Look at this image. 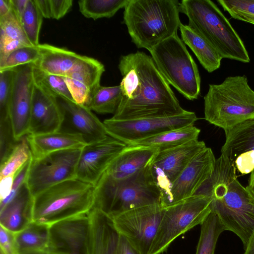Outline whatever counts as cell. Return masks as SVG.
<instances>
[{"label":"cell","mask_w":254,"mask_h":254,"mask_svg":"<svg viewBox=\"0 0 254 254\" xmlns=\"http://www.w3.org/2000/svg\"><path fill=\"white\" fill-rule=\"evenodd\" d=\"M122 97L111 119L130 120L175 116L186 112L151 57L142 52L122 56Z\"/></svg>","instance_id":"1"},{"label":"cell","mask_w":254,"mask_h":254,"mask_svg":"<svg viewBox=\"0 0 254 254\" xmlns=\"http://www.w3.org/2000/svg\"><path fill=\"white\" fill-rule=\"evenodd\" d=\"M236 171L234 165L221 155L216 159L212 174L194 195L210 199L211 210L226 230L239 237L245 250L254 232V199L238 180Z\"/></svg>","instance_id":"2"},{"label":"cell","mask_w":254,"mask_h":254,"mask_svg":"<svg viewBox=\"0 0 254 254\" xmlns=\"http://www.w3.org/2000/svg\"><path fill=\"white\" fill-rule=\"evenodd\" d=\"M179 4L177 0H129L123 22L131 41L138 48L150 51L177 34L181 23Z\"/></svg>","instance_id":"3"},{"label":"cell","mask_w":254,"mask_h":254,"mask_svg":"<svg viewBox=\"0 0 254 254\" xmlns=\"http://www.w3.org/2000/svg\"><path fill=\"white\" fill-rule=\"evenodd\" d=\"M179 10L188 17V26L204 38L222 59L250 62L243 41L213 1L183 0Z\"/></svg>","instance_id":"4"},{"label":"cell","mask_w":254,"mask_h":254,"mask_svg":"<svg viewBox=\"0 0 254 254\" xmlns=\"http://www.w3.org/2000/svg\"><path fill=\"white\" fill-rule=\"evenodd\" d=\"M95 186L77 178L54 185L33 196L31 222L49 227L88 215L94 207Z\"/></svg>","instance_id":"5"},{"label":"cell","mask_w":254,"mask_h":254,"mask_svg":"<svg viewBox=\"0 0 254 254\" xmlns=\"http://www.w3.org/2000/svg\"><path fill=\"white\" fill-rule=\"evenodd\" d=\"M150 164L123 180L105 172L95 186L94 207L112 218L138 207L160 204L161 193L153 179Z\"/></svg>","instance_id":"6"},{"label":"cell","mask_w":254,"mask_h":254,"mask_svg":"<svg viewBox=\"0 0 254 254\" xmlns=\"http://www.w3.org/2000/svg\"><path fill=\"white\" fill-rule=\"evenodd\" d=\"M204 106L205 120L225 131L254 119V90L245 75L228 76L209 85Z\"/></svg>","instance_id":"7"},{"label":"cell","mask_w":254,"mask_h":254,"mask_svg":"<svg viewBox=\"0 0 254 254\" xmlns=\"http://www.w3.org/2000/svg\"><path fill=\"white\" fill-rule=\"evenodd\" d=\"M149 52L157 68L170 85L187 99H197L200 91L197 66L177 34Z\"/></svg>","instance_id":"8"},{"label":"cell","mask_w":254,"mask_h":254,"mask_svg":"<svg viewBox=\"0 0 254 254\" xmlns=\"http://www.w3.org/2000/svg\"><path fill=\"white\" fill-rule=\"evenodd\" d=\"M210 199L194 195L165 207L149 254H161L179 236L201 225L211 211Z\"/></svg>","instance_id":"9"},{"label":"cell","mask_w":254,"mask_h":254,"mask_svg":"<svg viewBox=\"0 0 254 254\" xmlns=\"http://www.w3.org/2000/svg\"><path fill=\"white\" fill-rule=\"evenodd\" d=\"M82 148L59 151L38 159H31L26 183L32 195L62 182L76 178Z\"/></svg>","instance_id":"10"},{"label":"cell","mask_w":254,"mask_h":254,"mask_svg":"<svg viewBox=\"0 0 254 254\" xmlns=\"http://www.w3.org/2000/svg\"><path fill=\"white\" fill-rule=\"evenodd\" d=\"M165 207L156 203L133 209L111 218L118 233L140 254H149Z\"/></svg>","instance_id":"11"},{"label":"cell","mask_w":254,"mask_h":254,"mask_svg":"<svg viewBox=\"0 0 254 254\" xmlns=\"http://www.w3.org/2000/svg\"><path fill=\"white\" fill-rule=\"evenodd\" d=\"M197 119L195 113L186 111L172 117L130 120L110 118L103 123L108 135L129 145L167 131L194 125Z\"/></svg>","instance_id":"12"},{"label":"cell","mask_w":254,"mask_h":254,"mask_svg":"<svg viewBox=\"0 0 254 254\" xmlns=\"http://www.w3.org/2000/svg\"><path fill=\"white\" fill-rule=\"evenodd\" d=\"M206 147L203 141L197 139L157 153L150 164V170L154 181L161 191L160 203L172 183L194 157Z\"/></svg>","instance_id":"13"},{"label":"cell","mask_w":254,"mask_h":254,"mask_svg":"<svg viewBox=\"0 0 254 254\" xmlns=\"http://www.w3.org/2000/svg\"><path fill=\"white\" fill-rule=\"evenodd\" d=\"M215 162L210 148L206 147L199 152L171 185L160 204L167 207L193 195L212 174Z\"/></svg>","instance_id":"14"},{"label":"cell","mask_w":254,"mask_h":254,"mask_svg":"<svg viewBox=\"0 0 254 254\" xmlns=\"http://www.w3.org/2000/svg\"><path fill=\"white\" fill-rule=\"evenodd\" d=\"M127 145L109 135L103 140L86 144L81 149L76 178L95 186Z\"/></svg>","instance_id":"15"},{"label":"cell","mask_w":254,"mask_h":254,"mask_svg":"<svg viewBox=\"0 0 254 254\" xmlns=\"http://www.w3.org/2000/svg\"><path fill=\"white\" fill-rule=\"evenodd\" d=\"M56 98L63 115L58 131L80 135L87 144L103 140L108 136L103 123L87 106Z\"/></svg>","instance_id":"16"},{"label":"cell","mask_w":254,"mask_h":254,"mask_svg":"<svg viewBox=\"0 0 254 254\" xmlns=\"http://www.w3.org/2000/svg\"><path fill=\"white\" fill-rule=\"evenodd\" d=\"M33 64L15 68L13 93L9 109V117L14 135L18 140L28 134L34 80Z\"/></svg>","instance_id":"17"},{"label":"cell","mask_w":254,"mask_h":254,"mask_svg":"<svg viewBox=\"0 0 254 254\" xmlns=\"http://www.w3.org/2000/svg\"><path fill=\"white\" fill-rule=\"evenodd\" d=\"M88 214L57 222L50 227V254H86Z\"/></svg>","instance_id":"18"},{"label":"cell","mask_w":254,"mask_h":254,"mask_svg":"<svg viewBox=\"0 0 254 254\" xmlns=\"http://www.w3.org/2000/svg\"><path fill=\"white\" fill-rule=\"evenodd\" d=\"M225 133L221 155L242 175L251 173L254 169V119L225 131Z\"/></svg>","instance_id":"19"},{"label":"cell","mask_w":254,"mask_h":254,"mask_svg":"<svg viewBox=\"0 0 254 254\" xmlns=\"http://www.w3.org/2000/svg\"><path fill=\"white\" fill-rule=\"evenodd\" d=\"M104 65L94 58L83 56L63 77L75 103L87 106L94 92L101 86Z\"/></svg>","instance_id":"20"},{"label":"cell","mask_w":254,"mask_h":254,"mask_svg":"<svg viewBox=\"0 0 254 254\" xmlns=\"http://www.w3.org/2000/svg\"><path fill=\"white\" fill-rule=\"evenodd\" d=\"M63 119L57 98L34 81L28 134L39 135L58 131Z\"/></svg>","instance_id":"21"},{"label":"cell","mask_w":254,"mask_h":254,"mask_svg":"<svg viewBox=\"0 0 254 254\" xmlns=\"http://www.w3.org/2000/svg\"><path fill=\"white\" fill-rule=\"evenodd\" d=\"M88 217L86 254H115L119 234L111 218L95 207L88 214Z\"/></svg>","instance_id":"22"},{"label":"cell","mask_w":254,"mask_h":254,"mask_svg":"<svg viewBox=\"0 0 254 254\" xmlns=\"http://www.w3.org/2000/svg\"><path fill=\"white\" fill-rule=\"evenodd\" d=\"M159 151L154 147L127 145L106 172L116 180L129 178L147 167Z\"/></svg>","instance_id":"23"},{"label":"cell","mask_w":254,"mask_h":254,"mask_svg":"<svg viewBox=\"0 0 254 254\" xmlns=\"http://www.w3.org/2000/svg\"><path fill=\"white\" fill-rule=\"evenodd\" d=\"M33 196L25 183L15 197L0 210V226L16 234L31 223Z\"/></svg>","instance_id":"24"},{"label":"cell","mask_w":254,"mask_h":254,"mask_svg":"<svg viewBox=\"0 0 254 254\" xmlns=\"http://www.w3.org/2000/svg\"><path fill=\"white\" fill-rule=\"evenodd\" d=\"M32 159H36L59 151L82 148L87 144L78 135L56 131L39 135H27Z\"/></svg>","instance_id":"25"},{"label":"cell","mask_w":254,"mask_h":254,"mask_svg":"<svg viewBox=\"0 0 254 254\" xmlns=\"http://www.w3.org/2000/svg\"><path fill=\"white\" fill-rule=\"evenodd\" d=\"M40 58L33 64L42 70L64 77L82 58V55L48 44L37 46Z\"/></svg>","instance_id":"26"},{"label":"cell","mask_w":254,"mask_h":254,"mask_svg":"<svg viewBox=\"0 0 254 254\" xmlns=\"http://www.w3.org/2000/svg\"><path fill=\"white\" fill-rule=\"evenodd\" d=\"M179 29L182 41L192 50L207 71L211 73L220 67L222 59L204 38L188 25L181 23Z\"/></svg>","instance_id":"27"},{"label":"cell","mask_w":254,"mask_h":254,"mask_svg":"<svg viewBox=\"0 0 254 254\" xmlns=\"http://www.w3.org/2000/svg\"><path fill=\"white\" fill-rule=\"evenodd\" d=\"M200 130L194 125L167 131L127 145L158 148L159 151L178 147L198 139Z\"/></svg>","instance_id":"28"},{"label":"cell","mask_w":254,"mask_h":254,"mask_svg":"<svg viewBox=\"0 0 254 254\" xmlns=\"http://www.w3.org/2000/svg\"><path fill=\"white\" fill-rule=\"evenodd\" d=\"M15 236L19 253L45 250L50 245V227L31 222Z\"/></svg>","instance_id":"29"},{"label":"cell","mask_w":254,"mask_h":254,"mask_svg":"<svg viewBox=\"0 0 254 254\" xmlns=\"http://www.w3.org/2000/svg\"><path fill=\"white\" fill-rule=\"evenodd\" d=\"M122 97L120 85L100 86L92 94L86 106L98 114H113L116 112Z\"/></svg>","instance_id":"30"},{"label":"cell","mask_w":254,"mask_h":254,"mask_svg":"<svg viewBox=\"0 0 254 254\" xmlns=\"http://www.w3.org/2000/svg\"><path fill=\"white\" fill-rule=\"evenodd\" d=\"M200 226L195 254H214L218 238L226 230L218 216L212 210Z\"/></svg>","instance_id":"31"},{"label":"cell","mask_w":254,"mask_h":254,"mask_svg":"<svg viewBox=\"0 0 254 254\" xmlns=\"http://www.w3.org/2000/svg\"><path fill=\"white\" fill-rule=\"evenodd\" d=\"M129 0H80L79 11L85 17L96 20L113 17L121 8H125Z\"/></svg>","instance_id":"32"},{"label":"cell","mask_w":254,"mask_h":254,"mask_svg":"<svg viewBox=\"0 0 254 254\" xmlns=\"http://www.w3.org/2000/svg\"><path fill=\"white\" fill-rule=\"evenodd\" d=\"M31 158V152L26 135L18 141L8 157L0 163V179L14 178Z\"/></svg>","instance_id":"33"},{"label":"cell","mask_w":254,"mask_h":254,"mask_svg":"<svg viewBox=\"0 0 254 254\" xmlns=\"http://www.w3.org/2000/svg\"><path fill=\"white\" fill-rule=\"evenodd\" d=\"M34 81L56 97H62L75 102L64 78L46 72L33 64Z\"/></svg>","instance_id":"34"},{"label":"cell","mask_w":254,"mask_h":254,"mask_svg":"<svg viewBox=\"0 0 254 254\" xmlns=\"http://www.w3.org/2000/svg\"><path fill=\"white\" fill-rule=\"evenodd\" d=\"M43 18L34 0H28L20 21L28 40L33 46L37 47L40 44L39 38Z\"/></svg>","instance_id":"35"},{"label":"cell","mask_w":254,"mask_h":254,"mask_svg":"<svg viewBox=\"0 0 254 254\" xmlns=\"http://www.w3.org/2000/svg\"><path fill=\"white\" fill-rule=\"evenodd\" d=\"M13 41L32 46L24 32L19 18L11 7L8 14L0 18V44Z\"/></svg>","instance_id":"36"},{"label":"cell","mask_w":254,"mask_h":254,"mask_svg":"<svg viewBox=\"0 0 254 254\" xmlns=\"http://www.w3.org/2000/svg\"><path fill=\"white\" fill-rule=\"evenodd\" d=\"M39 58L40 52L37 46H27L19 48L10 53L0 63V71L34 64Z\"/></svg>","instance_id":"37"},{"label":"cell","mask_w":254,"mask_h":254,"mask_svg":"<svg viewBox=\"0 0 254 254\" xmlns=\"http://www.w3.org/2000/svg\"><path fill=\"white\" fill-rule=\"evenodd\" d=\"M232 18L254 25V0H217Z\"/></svg>","instance_id":"38"},{"label":"cell","mask_w":254,"mask_h":254,"mask_svg":"<svg viewBox=\"0 0 254 254\" xmlns=\"http://www.w3.org/2000/svg\"><path fill=\"white\" fill-rule=\"evenodd\" d=\"M15 69L0 71V121L10 119Z\"/></svg>","instance_id":"39"},{"label":"cell","mask_w":254,"mask_h":254,"mask_svg":"<svg viewBox=\"0 0 254 254\" xmlns=\"http://www.w3.org/2000/svg\"><path fill=\"white\" fill-rule=\"evenodd\" d=\"M18 140L15 138L10 119L0 121V163L8 157Z\"/></svg>","instance_id":"40"},{"label":"cell","mask_w":254,"mask_h":254,"mask_svg":"<svg viewBox=\"0 0 254 254\" xmlns=\"http://www.w3.org/2000/svg\"><path fill=\"white\" fill-rule=\"evenodd\" d=\"M31 159L24 165L15 176L9 194L5 198L0 201V210L12 201L22 186L26 183Z\"/></svg>","instance_id":"41"},{"label":"cell","mask_w":254,"mask_h":254,"mask_svg":"<svg viewBox=\"0 0 254 254\" xmlns=\"http://www.w3.org/2000/svg\"><path fill=\"white\" fill-rule=\"evenodd\" d=\"M0 253L2 254H19L15 234L0 226Z\"/></svg>","instance_id":"42"},{"label":"cell","mask_w":254,"mask_h":254,"mask_svg":"<svg viewBox=\"0 0 254 254\" xmlns=\"http://www.w3.org/2000/svg\"><path fill=\"white\" fill-rule=\"evenodd\" d=\"M51 18L59 20L63 17L72 5V0H50Z\"/></svg>","instance_id":"43"},{"label":"cell","mask_w":254,"mask_h":254,"mask_svg":"<svg viewBox=\"0 0 254 254\" xmlns=\"http://www.w3.org/2000/svg\"><path fill=\"white\" fill-rule=\"evenodd\" d=\"M115 254H140L130 244V243L125 237L119 234Z\"/></svg>","instance_id":"44"},{"label":"cell","mask_w":254,"mask_h":254,"mask_svg":"<svg viewBox=\"0 0 254 254\" xmlns=\"http://www.w3.org/2000/svg\"><path fill=\"white\" fill-rule=\"evenodd\" d=\"M43 17L51 18L50 0H34Z\"/></svg>","instance_id":"45"},{"label":"cell","mask_w":254,"mask_h":254,"mask_svg":"<svg viewBox=\"0 0 254 254\" xmlns=\"http://www.w3.org/2000/svg\"><path fill=\"white\" fill-rule=\"evenodd\" d=\"M10 1L13 10L20 20L26 8L28 0H10Z\"/></svg>","instance_id":"46"},{"label":"cell","mask_w":254,"mask_h":254,"mask_svg":"<svg viewBox=\"0 0 254 254\" xmlns=\"http://www.w3.org/2000/svg\"><path fill=\"white\" fill-rule=\"evenodd\" d=\"M11 9L10 0H0V18L8 14Z\"/></svg>","instance_id":"47"},{"label":"cell","mask_w":254,"mask_h":254,"mask_svg":"<svg viewBox=\"0 0 254 254\" xmlns=\"http://www.w3.org/2000/svg\"><path fill=\"white\" fill-rule=\"evenodd\" d=\"M250 174L248 185L246 188L248 191L254 199V169Z\"/></svg>","instance_id":"48"},{"label":"cell","mask_w":254,"mask_h":254,"mask_svg":"<svg viewBox=\"0 0 254 254\" xmlns=\"http://www.w3.org/2000/svg\"><path fill=\"white\" fill-rule=\"evenodd\" d=\"M244 254H254V232Z\"/></svg>","instance_id":"49"},{"label":"cell","mask_w":254,"mask_h":254,"mask_svg":"<svg viewBox=\"0 0 254 254\" xmlns=\"http://www.w3.org/2000/svg\"><path fill=\"white\" fill-rule=\"evenodd\" d=\"M0 254H2L1 253H0Z\"/></svg>","instance_id":"50"}]
</instances>
